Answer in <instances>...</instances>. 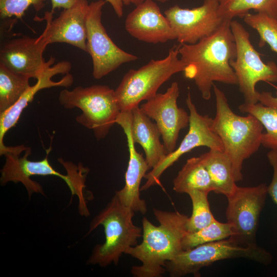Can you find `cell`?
I'll return each instance as SVG.
<instances>
[{
	"label": "cell",
	"instance_id": "1",
	"mask_svg": "<svg viewBox=\"0 0 277 277\" xmlns=\"http://www.w3.org/2000/svg\"><path fill=\"white\" fill-rule=\"evenodd\" d=\"M224 20L212 34L193 44H181L180 59L185 65V76L193 80L206 100L211 97L214 82L237 85L234 71L230 65L236 55L230 22Z\"/></svg>",
	"mask_w": 277,
	"mask_h": 277
},
{
	"label": "cell",
	"instance_id": "2",
	"mask_svg": "<svg viewBox=\"0 0 277 277\" xmlns=\"http://www.w3.org/2000/svg\"><path fill=\"white\" fill-rule=\"evenodd\" d=\"M153 211L160 225H154L143 217L142 243L130 247L125 253L142 262L141 265L131 268V272L134 276H162L166 271V262L184 251L182 243L187 232L188 217L177 211L156 208Z\"/></svg>",
	"mask_w": 277,
	"mask_h": 277
},
{
	"label": "cell",
	"instance_id": "3",
	"mask_svg": "<svg viewBox=\"0 0 277 277\" xmlns=\"http://www.w3.org/2000/svg\"><path fill=\"white\" fill-rule=\"evenodd\" d=\"M47 152L46 157L40 161H32L28 159L31 153V149L27 147L23 156L17 151H9L4 155L5 162L1 170V185L3 186L12 182L15 184L21 183L26 188L29 197L32 194L39 193L45 195L42 186L38 182L33 181L30 177L34 175H53L61 178L68 186L72 196L75 195L78 199V211L82 216L88 217L90 212L87 206L85 188L86 178L89 169L79 163L74 164L71 162L58 159V161L67 171L66 174H63L54 169L48 160Z\"/></svg>",
	"mask_w": 277,
	"mask_h": 277
},
{
	"label": "cell",
	"instance_id": "4",
	"mask_svg": "<svg viewBox=\"0 0 277 277\" xmlns=\"http://www.w3.org/2000/svg\"><path fill=\"white\" fill-rule=\"evenodd\" d=\"M216 112L212 127L220 137L224 151L232 164L236 182L243 179L244 161L255 153L261 145L264 128L252 115L240 116L234 113L227 97L214 84Z\"/></svg>",
	"mask_w": 277,
	"mask_h": 277
},
{
	"label": "cell",
	"instance_id": "5",
	"mask_svg": "<svg viewBox=\"0 0 277 277\" xmlns=\"http://www.w3.org/2000/svg\"><path fill=\"white\" fill-rule=\"evenodd\" d=\"M134 211L124 205L114 194L90 224L88 234L100 225L104 227L105 241L94 247L87 261L88 265L102 267L112 263L116 265L122 255L137 245L143 230L134 224Z\"/></svg>",
	"mask_w": 277,
	"mask_h": 277
},
{
	"label": "cell",
	"instance_id": "6",
	"mask_svg": "<svg viewBox=\"0 0 277 277\" xmlns=\"http://www.w3.org/2000/svg\"><path fill=\"white\" fill-rule=\"evenodd\" d=\"M180 44L169 50L160 60H151L138 69H130L115 90L121 112L131 111L157 93L160 87L174 74L183 72L185 65L180 58Z\"/></svg>",
	"mask_w": 277,
	"mask_h": 277
},
{
	"label": "cell",
	"instance_id": "7",
	"mask_svg": "<svg viewBox=\"0 0 277 277\" xmlns=\"http://www.w3.org/2000/svg\"><path fill=\"white\" fill-rule=\"evenodd\" d=\"M58 101L66 109L78 108L82 110V114L76 117V122L92 130L97 140L107 136L121 112L115 90L107 85L65 89L60 92Z\"/></svg>",
	"mask_w": 277,
	"mask_h": 277
},
{
	"label": "cell",
	"instance_id": "8",
	"mask_svg": "<svg viewBox=\"0 0 277 277\" xmlns=\"http://www.w3.org/2000/svg\"><path fill=\"white\" fill-rule=\"evenodd\" d=\"M244 258L268 265L271 263L270 253L257 245L244 246L233 239H228L207 243L184 250L171 260L167 261L165 269L171 277L192 274L201 276L200 270L221 260Z\"/></svg>",
	"mask_w": 277,
	"mask_h": 277
},
{
	"label": "cell",
	"instance_id": "9",
	"mask_svg": "<svg viewBox=\"0 0 277 277\" xmlns=\"http://www.w3.org/2000/svg\"><path fill=\"white\" fill-rule=\"evenodd\" d=\"M230 27L234 37L236 55L230 65L235 74L240 92L245 103L255 104L258 91L256 84L261 81L277 83V65L273 61L264 63L260 54L253 47L250 34L236 20H231Z\"/></svg>",
	"mask_w": 277,
	"mask_h": 277
},
{
	"label": "cell",
	"instance_id": "10",
	"mask_svg": "<svg viewBox=\"0 0 277 277\" xmlns=\"http://www.w3.org/2000/svg\"><path fill=\"white\" fill-rule=\"evenodd\" d=\"M107 2L98 0L89 4L86 15L87 48L92 62V75L100 79L124 63L137 57L117 46L107 33L102 22V10Z\"/></svg>",
	"mask_w": 277,
	"mask_h": 277
},
{
	"label": "cell",
	"instance_id": "11",
	"mask_svg": "<svg viewBox=\"0 0 277 277\" xmlns=\"http://www.w3.org/2000/svg\"><path fill=\"white\" fill-rule=\"evenodd\" d=\"M267 194L268 186L263 183L253 187L237 186L227 196L228 205L225 214L233 232L230 238L238 244L257 245L256 233Z\"/></svg>",
	"mask_w": 277,
	"mask_h": 277
},
{
	"label": "cell",
	"instance_id": "12",
	"mask_svg": "<svg viewBox=\"0 0 277 277\" xmlns=\"http://www.w3.org/2000/svg\"><path fill=\"white\" fill-rule=\"evenodd\" d=\"M186 103L190 115L187 133L177 148L168 153L156 167L145 175L144 177L147 181L141 188V191L146 190L154 185L161 186L160 177L165 170L183 155L195 148L203 146L208 147L209 149L224 150L220 137L212 128V118L198 112L192 102L189 91L187 93Z\"/></svg>",
	"mask_w": 277,
	"mask_h": 277
},
{
	"label": "cell",
	"instance_id": "13",
	"mask_svg": "<svg viewBox=\"0 0 277 277\" xmlns=\"http://www.w3.org/2000/svg\"><path fill=\"white\" fill-rule=\"evenodd\" d=\"M219 0H204L192 9L175 5L164 12L181 44H193L214 33L224 19L219 15Z\"/></svg>",
	"mask_w": 277,
	"mask_h": 277
},
{
	"label": "cell",
	"instance_id": "14",
	"mask_svg": "<svg viewBox=\"0 0 277 277\" xmlns=\"http://www.w3.org/2000/svg\"><path fill=\"white\" fill-rule=\"evenodd\" d=\"M179 94V84L174 82L165 92L157 93L140 106L146 115L155 122L168 154L176 149L180 132L189 124V113L177 106Z\"/></svg>",
	"mask_w": 277,
	"mask_h": 277
},
{
	"label": "cell",
	"instance_id": "15",
	"mask_svg": "<svg viewBox=\"0 0 277 277\" xmlns=\"http://www.w3.org/2000/svg\"><path fill=\"white\" fill-rule=\"evenodd\" d=\"M51 56L48 65L36 78V83L27 89L19 100L11 107L0 113V155H4L9 146L5 145L4 138L7 131L15 126L24 109L32 102L35 94L40 90L54 87L68 88L73 83V77L69 73L71 64L66 61L55 64Z\"/></svg>",
	"mask_w": 277,
	"mask_h": 277
},
{
	"label": "cell",
	"instance_id": "16",
	"mask_svg": "<svg viewBox=\"0 0 277 277\" xmlns=\"http://www.w3.org/2000/svg\"><path fill=\"white\" fill-rule=\"evenodd\" d=\"M89 5L87 0H77L55 19L52 11L45 12L41 18L46 22L42 35L48 45L66 43L87 52L86 19Z\"/></svg>",
	"mask_w": 277,
	"mask_h": 277
},
{
	"label": "cell",
	"instance_id": "17",
	"mask_svg": "<svg viewBox=\"0 0 277 277\" xmlns=\"http://www.w3.org/2000/svg\"><path fill=\"white\" fill-rule=\"evenodd\" d=\"M48 44L41 34L36 38L23 35L5 42L0 50V63L11 71L37 78L48 65L43 57Z\"/></svg>",
	"mask_w": 277,
	"mask_h": 277
},
{
	"label": "cell",
	"instance_id": "18",
	"mask_svg": "<svg viewBox=\"0 0 277 277\" xmlns=\"http://www.w3.org/2000/svg\"><path fill=\"white\" fill-rule=\"evenodd\" d=\"M132 111L121 112L116 123L123 129L127 138L129 157L125 175L124 187L116 191L115 194L125 206L134 212L145 214L147 210L146 203L140 195L141 181L150 169L143 156L138 152L131 135Z\"/></svg>",
	"mask_w": 277,
	"mask_h": 277
},
{
	"label": "cell",
	"instance_id": "19",
	"mask_svg": "<svg viewBox=\"0 0 277 277\" xmlns=\"http://www.w3.org/2000/svg\"><path fill=\"white\" fill-rule=\"evenodd\" d=\"M125 25L131 36L147 43H165L176 39L169 21L153 0L135 6L127 16Z\"/></svg>",
	"mask_w": 277,
	"mask_h": 277
},
{
	"label": "cell",
	"instance_id": "20",
	"mask_svg": "<svg viewBox=\"0 0 277 277\" xmlns=\"http://www.w3.org/2000/svg\"><path fill=\"white\" fill-rule=\"evenodd\" d=\"M131 135L135 144L143 148L149 169L156 167L168 152L160 140L161 134L155 124L137 106L132 110Z\"/></svg>",
	"mask_w": 277,
	"mask_h": 277
},
{
	"label": "cell",
	"instance_id": "21",
	"mask_svg": "<svg viewBox=\"0 0 277 277\" xmlns=\"http://www.w3.org/2000/svg\"><path fill=\"white\" fill-rule=\"evenodd\" d=\"M199 157L207 170L213 191L226 197L236 189V181L232 163L224 150L209 149Z\"/></svg>",
	"mask_w": 277,
	"mask_h": 277
},
{
	"label": "cell",
	"instance_id": "22",
	"mask_svg": "<svg viewBox=\"0 0 277 277\" xmlns=\"http://www.w3.org/2000/svg\"><path fill=\"white\" fill-rule=\"evenodd\" d=\"M177 193L188 194L192 190L213 191L209 174L199 156L188 159L173 181Z\"/></svg>",
	"mask_w": 277,
	"mask_h": 277
},
{
	"label": "cell",
	"instance_id": "23",
	"mask_svg": "<svg viewBox=\"0 0 277 277\" xmlns=\"http://www.w3.org/2000/svg\"><path fill=\"white\" fill-rule=\"evenodd\" d=\"M30 78L0 63V113L9 109L19 100L30 87Z\"/></svg>",
	"mask_w": 277,
	"mask_h": 277
},
{
	"label": "cell",
	"instance_id": "24",
	"mask_svg": "<svg viewBox=\"0 0 277 277\" xmlns=\"http://www.w3.org/2000/svg\"><path fill=\"white\" fill-rule=\"evenodd\" d=\"M219 14L224 19L232 20L235 17H243L254 10L277 17V0H219Z\"/></svg>",
	"mask_w": 277,
	"mask_h": 277
},
{
	"label": "cell",
	"instance_id": "25",
	"mask_svg": "<svg viewBox=\"0 0 277 277\" xmlns=\"http://www.w3.org/2000/svg\"><path fill=\"white\" fill-rule=\"evenodd\" d=\"M239 110L256 117L266 129L262 136L261 145L270 149L277 148V107L268 106L260 102L243 103Z\"/></svg>",
	"mask_w": 277,
	"mask_h": 277
},
{
	"label": "cell",
	"instance_id": "26",
	"mask_svg": "<svg viewBox=\"0 0 277 277\" xmlns=\"http://www.w3.org/2000/svg\"><path fill=\"white\" fill-rule=\"evenodd\" d=\"M233 235L231 225L216 219L208 226L194 232H187L182 240L183 250L192 249L203 244L228 239Z\"/></svg>",
	"mask_w": 277,
	"mask_h": 277
},
{
	"label": "cell",
	"instance_id": "27",
	"mask_svg": "<svg viewBox=\"0 0 277 277\" xmlns=\"http://www.w3.org/2000/svg\"><path fill=\"white\" fill-rule=\"evenodd\" d=\"M243 20L259 34L260 47L267 44L271 50L277 53V17L262 13L246 14Z\"/></svg>",
	"mask_w": 277,
	"mask_h": 277
},
{
	"label": "cell",
	"instance_id": "28",
	"mask_svg": "<svg viewBox=\"0 0 277 277\" xmlns=\"http://www.w3.org/2000/svg\"><path fill=\"white\" fill-rule=\"evenodd\" d=\"M208 193L199 190H192L188 193L192 204V212L191 216L188 218L187 232L197 231L215 220L210 210Z\"/></svg>",
	"mask_w": 277,
	"mask_h": 277
},
{
	"label": "cell",
	"instance_id": "29",
	"mask_svg": "<svg viewBox=\"0 0 277 277\" xmlns=\"http://www.w3.org/2000/svg\"><path fill=\"white\" fill-rule=\"evenodd\" d=\"M47 0H0V16L2 19L14 16L21 18L28 8L32 6L37 12L45 6Z\"/></svg>",
	"mask_w": 277,
	"mask_h": 277
},
{
	"label": "cell",
	"instance_id": "30",
	"mask_svg": "<svg viewBox=\"0 0 277 277\" xmlns=\"http://www.w3.org/2000/svg\"><path fill=\"white\" fill-rule=\"evenodd\" d=\"M267 156L273 168L272 179L268 186V194L277 205V148L271 149Z\"/></svg>",
	"mask_w": 277,
	"mask_h": 277
},
{
	"label": "cell",
	"instance_id": "31",
	"mask_svg": "<svg viewBox=\"0 0 277 277\" xmlns=\"http://www.w3.org/2000/svg\"><path fill=\"white\" fill-rule=\"evenodd\" d=\"M276 88L275 96H273L270 92L262 91L258 92V101L264 105L277 107V87Z\"/></svg>",
	"mask_w": 277,
	"mask_h": 277
},
{
	"label": "cell",
	"instance_id": "32",
	"mask_svg": "<svg viewBox=\"0 0 277 277\" xmlns=\"http://www.w3.org/2000/svg\"><path fill=\"white\" fill-rule=\"evenodd\" d=\"M108 2L112 8L113 9L115 13L118 17H121L123 15L124 5H128L130 3L129 0H105Z\"/></svg>",
	"mask_w": 277,
	"mask_h": 277
},
{
	"label": "cell",
	"instance_id": "33",
	"mask_svg": "<svg viewBox=\"0 0 277 277\" xmlns=\"http://www.w3.org/2000/svg\"><path fill=\"white\" fill-rule=\"evenodd\" d=\"M77 0H51L52 9L53 13L54 10L57 8L66 9L73 6Z\"/></svg>",
	"mask_w": 277,
	"mask_h": 277
},
{
	"label": "cell",
	"instance_id": "34",
	"mask_svg": "<svg viewBox=\"0 0 277 277\" xmlns=\"http://www.w3.org/2000/svg\"><path fill=\"white\" fill-rule=\"evenodd\" d=\"M129 1L130 2V3L133 4L135 5V6H137L142 3L143 2H144V1L146 0H129ZM153 1H156L160 3H164L167 2L169 0H153Z\"/></svg>",
	"mask_w": 277,
	"mask_h": 277
}]
</instances>
